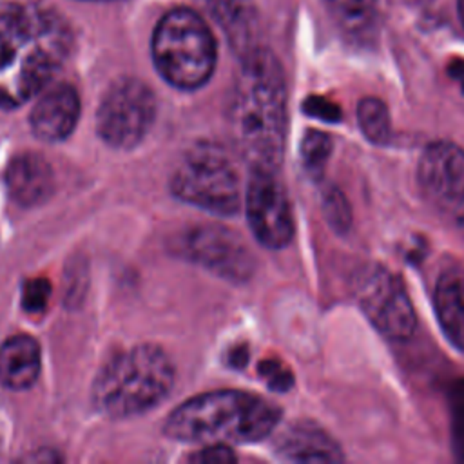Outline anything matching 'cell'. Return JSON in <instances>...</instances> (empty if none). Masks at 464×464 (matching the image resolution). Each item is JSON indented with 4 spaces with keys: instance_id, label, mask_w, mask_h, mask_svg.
<instances>
[{
    "instance_id": "obj_9",
    "label": "cell",
    "mask_w": 464,
    "mask_h": 464,
    "mask_svg": "<svg viewBox=\"0 0 464 464\" xmlns=\"http://www.w3.org/2000/svg\"><path fill=\"white\" fill-rule=\"evenodd\" d=\"M355 299L370 323L388 339L406 341L417 328L413 304L402 281L381 265H372L357 276Z\"/></svg>"
},
{
    "instance_id": "obj_1",
    "label": "cell",
    "mask_w": 464,
    "mask_h": 464,
    "mask_svg": "<svg viewBox=\"0 0 464 464\" xmlns=\"http://www.w3.org/2000/svg\"><path fill=\"white\" fill-rule=\"evenodd\" d=\"M72 49L69 25L33 4L0 9V107L16 109L40 94Z\"/></svg>"
},
{
    "instance_id": "obj_5",
    "label": "cell",
    "mask_w": 464,
    "mask_h": 464,
    "mask_svg": "<svg viewBox=\"0 0 464 464\" xmlns=\"http://www.w3.org/2000/svg\"><path fill=\"white\" fill-rule=\"evenodd\" d=\"M150 49L160 76L176 89L201 87L216 67V40L208 25L185 7L169 11L158 22Z\"/></svg>"
},
{
    "instance_id": "obj_23",
    "label": "cell",
    "mask_w": 464,
    "mask_h": 464,
    "mask_svg": "<svg viewBox=\"0 0 464 464\" xmlns=\"http://www.w3.org/2000/svg\"><path fill=\"white\" fill-rule=\"evenodd\" d=\"M51 295V286L45 279L36 277V279H29L24 285V292H22V304L27 312L31 314H38L47 306Z\"/></svg>"
},
{
    "instance_id": "obj_25",
    "label": "cell",
    "mask_w": 464,
    "mask_h": 464,
    "mask_svg": "<svg viewBox=\"0 0 464 464\" xmlns=\"http://www.w3.org/2000/svg\"><path fill=\"white\" fill-rule=\"evenodd\" d=\"M303 111L312 116V118H319L323 121L334 123L341 120V109L337 103L323 98V96H310L304 100L303 103Z\"/></svg>"
},
{
    "instance_id": "obj_7",
    "label": "cell",
    "mask_w": 464,
    "mask_h": 464,
    "mask_svg": "<svg viewBox=\"0 0 464 464\" xmlns=\"http://www.w3.org/2000/svg\"><path fill=\"white\" fill-rule=\"evenodd\" d=\"M156 118V96L136 78L116 80L102 98L96 114L100 138L114 149H132L149 132Z\"/></svg>"
},
{
    "instance_id": "obj_8",
    "label": "cell",
    "mask_w": 464,
    "mask_h": 464,
    "mask_svg": "<svg viewBox=\"0 0 464 464\" xmlns=\"http://www.w3.org/2000/svg\"><path fill=\"white\" fill-rule=\"evenodd\" d=\"M422 196L464 237V150L451 141L430 143L417 167Z\"/></svg>"
},
{
    "instance_id": "obj_16",
    "label": "cell",
    "mask_w": 464,
    "mask_h": 464,
    "mask_svg": "<svg viewBox=\"0 0 464 464\" xmlns=\"http://www.w3.org/2000/svg\"><path fill=\"white\" fill-rule=\"evenodd\" d=\"M435 312L448 341L464 352V272L444 270L435 285Z\"/></svg>"
},
{
    "instance_id": "obj_24",
    "label": "cell",
    "mask_w": 464,
    "mask_h": 464,
    "mask_svg": "<svg viewBox=\"0 0 464 464\" xmlns=\"http://www.w3.org/2000/svg\"><path fill=\"white\" fill-rule=\"evenodd\" d=\"M259 373L265 379L266 386L276 392H286L294 384L292 373L279 361H274V359L263 361L259 364Z\"/></svg>"
},
{
    "instance_id": "obj_20",
    "label": "cell",
    "mask_w": 464,
    "mask_h": 464,
    "mask_svg": "<svg viewBox=\"0 0 464 464\" xmlns=\"http://www.w3.org/2000/svg\"><path fill=\"white\" fill-rule=\"evenodd\" d=\"M450 431L451 450L464 462V379L455 381L450 390Z\"/></svg>"
},
{
    "instance_id": "obj_3",
    "label": "cell",
    "mask_w": 464,
    "mask_h": 464,
    "mask_svg": "<svg viewBox=\"0 0 464 464\" xmlns=\"http://www.w3.org/2000/svg\"><path fill=\"white\" fill-rule=\"evenodd\" d=\"M281 410L243 390L194 395L176 406L163 422L165 437L178 442H257L270 435Z\"/></svg>"
},
{
    "instance_id": "obj_6",
    "label": "cell",
    "mask_w": 464,
    "mask_h": 464,
    "mask_svg": "<svg viewBox=\"0 0 464 464\" xmlns=\"http://www.w3.org/2000/svg\"><path fill=\"white\" fill-rule=\"evenodd\" d=\"M170 190L179 201L218 216H232L241 205L236 167L216 145L190 149L170 176Z\"/></svg>"
},
{
    "instance_id": "obj_10",
    "label": "cell",
    "mask_w": 464,
    "mask_h": 464,
    "mask_svg": "<svg viewBox=\"0 0 464 464\" xmlns=\"http://www.w3.org/2000/svg\"><path fill=\"white\" fill-rule=\"evenodd\" d=\"M250 230L266 248H285L294 236V218L286 190L276 169L250 167L245 192Z\"/></svg>"
},
{
    "instance_id": "obj_2",
    "label": "cell",
    "mask_w": 464,
    "mask_h": 464,
    "mask_svg": "<svg viewBox=\"0 0 464 464\" xmlns=\"http://www.w3.org/2000/svg\"><path fill=\"white\" fill-rule=\"evenodd\" d=\"M228 125L250 167L279 169L286 134V83L266 49L245 54L228 100Z\"/></svg>"
},
{
    "instance_id": "obj_4",
    "label": "cell",
    "mask_w": 464,
    "mask_h": 464,
    "mask_svg": "<svg viewBox=\"0 0 464 464\" xmlns=\"http://www.w3.org/2000/svg\"><path fill=\"white\" fill-rule=\"evenodd\" d=\"M170 357L154 344L114 355L92 384L94 408L111 419H129L158 406L174 386Z\"/></svg>"
},
{
    "instance_id": "obj_21",
    "label": "cell",
    "mask_w": 464,
    "mask_h": 464,
    "mask_svg": "<svg viewBox=\"0 0 464 464\" xmlns=\"http://www.w3.org/2000/svg\"><path fill=\"white\" fill-rule=\"evenodd\" d=\"M321 207H323L324 219L335 232L343 234L350 228V225H352L350 205H348L344 194L337 187H326L323 190Z\"/></svg>"
},
{
    "instance_id": "obj_18",
    "label": "cell",
    "mask_w": 464,
    "mask_h": 464,
    "mask_svg": "<svg viewBox=\"0 0 464 464\" xmlns=\"http://www.w3.org/2000/svg\"><path fill=\"white\" fill-rule=\"evenodd\" d=\"M357 121L364 138L373 145H386L390 141L392 138L390 112L384 102H381L379 98L368 96L359 102Z\"/></svg>"
},
{
    "instance_id": "obj_17",
    "label": "cell",
    "mask_w": 464,
    "mask_h": 464,
    "mask_svg": "<svg viewBox=\"0 0 464 464\" xmlns=\"http://www.w3.org/2000/svg\"><path fill=\"white\" fill-rule=\"evenodd\" d=\"M332 18L350 36H362L373 25L377 0H324Z\"/></svg>"
},
{
    "instance_id": "obj_22",
    "label": "cell",
    "mask_w": 464,
    "mask_h": 464,
    "mask_svg": "<svg viewBox=\"0 0 464 464\" xmlns=\"http://www.w3.org/2000/svg\"><path fill=\"white\" fill-rule=\"evenodd\" d=\"M216 16L232 31L245 34L250 18V0H207Z\"/></svg>"
},
{
    "instance_id": "obj_13",
    "label": "cell",
    "mask_w": 464,
    "mask_h": 464,
    "mask_svg": "<svg viewBox=\"0 0 464 464\" xmlns=\"http://www.w3.org/2000/svg\"><path fill=\"white\" fill-rule=\"evenodd\" d=\"M9 198L20 207L44 203L54 187V174L49 161L36 152L16 154L4 174Z\"/></svg>"
},
{
    "instance_id": "obj_29",
    "label": "cell",
    "mask_w": 464,
    "mask_h": 464,
    "mask_svg": "<svg viewBox=\"0 0 464 464\" xmlns=\"http://www.w3.org/2000/svg\"><path fill=\"white\" fill-rule=\"evenodd\" d=\"M459 16H460V22L464 25V0H459Z\"/></svg>"
},
{
    "instance_id": "obj_30",
    "label": "cell",
    "mask_w": 464,
    "mask_h": 464,
    "mask_svg": "<svg viewBox=\"0 0 464 464\" xmlns=\"http://www.w3.org/2000/svg\"><path fill=\"white\" fill-rule=\"evenodd\" d=\"M406 2H410V4H415V5H422V4H428L430 0H406Z\"/></svg>"
},
{
    "instance_id": "obj_28",
    "label": "cell",
    "mask_w": 464,
    "mask_h": 464,
    "mask_svg": "<svg viewBox=\"0 0 464 464\" xmlns=\"http://www.w3.org/2000/svg\"><path fill=\"white\" fill-rule=\"evenodd\" d=\"M450 74L462 85L464 91V60H455L450 65Z\"/></svg>"
},
{
    "instance_id": "obj_14",
    "label": "cell",
    "mask_w": 464,
    "mask_h": 464,
    "mask_svg": "<svg viewBox=\"0 0 464 464\" xmlns=\"http://www.w3.org/2000/svg\"><path fill=\"white\" fill-rule=\"evenodd\" d=\"M276 453L290 462H341V446L317 424L299 420L279 433Z\"/></svg>"
},
{
    "instance_id": "obj_19",
    "label": "cell",
    "mask_w": 464,
    "mask_h": 464,
    "mask_svg": "<svg viewBox=\"0 0 464 464\" xmlns=\"http://www.w3.org/2000/svg\"><path fill=\"white\" fill-rule=\"evenodd\" d=\"M301 163L312 178H319L332 154V138L326 132L308 129L301 140Z\"/></svg>"
},
{
    "instance_id": "obj_27",
    "label": "cell",
    "mask_w": 464,
    "mask_h": 464,
    "mask_svg": "<svg viewBox=\"0 0 464 464\" xmlns=\"http://www.w3.org/2000/svg\"><path fill=\"white\" fill-rule=\"evenodd\" d=\"M248 361V350L246 346H234L228 352V364L236 366V368H243Z\"/></svg>"
},
{
    "instance_id": "obj_11",
    "label": "cell",
    "mask_w": 464,
    "mask_h": 464,
    "mask_svg": "<svg viewBox=\"0 0 464 464\" xmlns=\"http://www.w3.org/2000/svg\"><path fill=\"white\" fill-rule=\"evenodd\" d=\"M194 263L228 279H245L252 272V257L232 230L219 225H203L190 230L181 246Z\"/></svg>"
},
{
    "instance_id": "obj_15",
    "label": "cell",
    "mask_w": 464,
    "mask_h": 464,
    "mask_svg": "<svg viewBox=\"0 0 464 464\" xmlns=\"http://www.w3.org/2000/svg\"><path fill=\"white\" fill-rule=\"evenodd\" d=\"M40 373V346L25 334L9 337L0 346V382L9 390L31 388Z\"/></svg>"
},
{
    "instance_id": "obj_26",
    "label": "cell",
    "mask_w": 464,
    "mask_h": 464,
    "mask_svg": "<svg viewBox=\"0 0 464 464\" xmlns=\"http://www.w3.org/2000/svg\"><path fill=\"white\" fill-rule=\"evenodd\" d=\"M190 462L199 464H230L236 460L234 451L225 442H212L210 446H205L203 450L192 453L188 457Z\"/></svg>"
},
{
    "instance_id": "obj_12",
    "label": "cell",
    "mask_w": 464,
    "mask_h": 464,
    "mask_svg": "<svg viewBox=\"0 0 464 464\" xmlns=\"http://www.w3.org/2000/svg\"><path fill=\"white\" fill-rule=\"evenodd\" d=\"M80 109V96L72 85L56 83L45 87L29 114L31 130L42 141H63L74 130Z\"/></svg>"
}]
</instances>
